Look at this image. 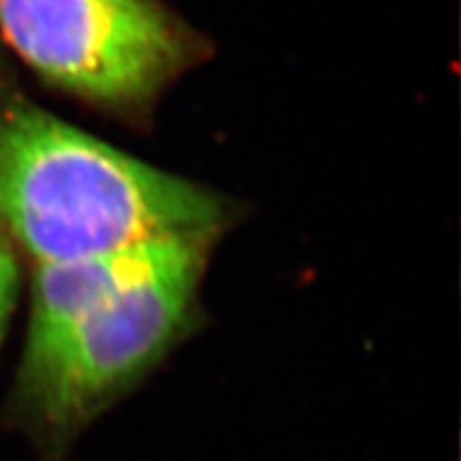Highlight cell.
Listing matches in <instances>:
<instances>
[{"label":"cell","mask_w":461,"mask_h":461,"mask_svg":"<svg viewBox=\"0 0 461 461\" xmlns=\"http://www.w3.org/2000/svg\"><path fill=\"white\" fill-rule=\"evenodd\" d=\"M224 207L197 184L120 152L22 96L0 103V229L37 265L143 241L218 235Z\"/></svg>","instance_id":"6da1fadb"},{"label":"cell","mask_w":461,"mask_h":461,"mask_svg":"<svg viewBox=\"0 0 461 461\" xmlns=\"http://www.w3.org/2000/svg\"><path fill=\"white\" fill-rule=\"evenodd\" d=\"M212 240H184L157 267L24 353L22 391L45 423L75 428L169 350L188 322Z\"/></svg>","instance_id":"7a4b0ae2"},{"label":"cell","mask_w":461,"mask_h":461,"mask_svg":"<svg viewBox=\"0 0 461 461\" xmlns=\"http://www.w3.org/2000/svg\"><path fill=\"white\" fill-rule=\"evenodd\" d=\"M0 31L50 84L109 107L146 105L194 54L157 0H0Z\"/></svg>","instance_id":"3957f363"},{"label":"cell","mask_w":461,"mask_h":461,"mask_svg":"<svg viewBox=\"0 0 461 461\" xmlns=\"http://www.w3.org/2000/svg\"><path fill=\"white\" fill-rule=\"evenodd\" d=\"M17 288H20V265H17L14 246L9 244L7 235L0 233V339L7 330Z\"/></svg>","instance_id":"277c9868"}]
</instances>
